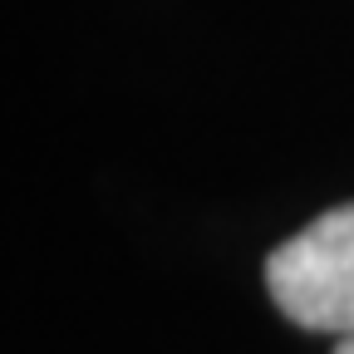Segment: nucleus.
Here are the masks:
<instances>
[{
    "instance_id": "nucleus-1",
    "label": "nucleus",
    "mask_w": 354,
    "mask_h": 354,
    "mask_svg": "<svg viewBox=\"0 0 354 354\" xmlns=\"http://www.w3.org/2000/svg\"><path fill=\"white\" fill-rule=\"evenodd\" d=\"M266 290L300 330L354 339V202L276 246L266 261Z\"/></svg>"
},
{
    "instance_id": "nucleus-2",
    "label": "nucleus",
    "mask_w": 354,
    "mask_h": 354,
    "mask_svg": "<svg viewBox=\"0 0 354 354\" xmlns=\"http://www.w3.org/2000/svg\"><path fill=\"white\" fill-rule=\"evenodd\" d=\"M335 354H354V339H339V349Z\"/></svg>"
}]
</instances>
